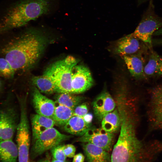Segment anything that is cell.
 Instances as JSON below:
<instances>
[{
    "label": "cell",
    "instance_id": "9c48e42d",
    "mask_svg": "<svg viewBox=\"0 0 162 162\" xmlns=\"http://www.w3.org/2000/svg\"><path fill=\"white\" fill-rule=\"evenodd\" d=\"M113 137L112 133L106 132L102 128L92 127L76 141L90 143L109 152L111 149Z\"/></svg>",
    "mask_w": 162,
    "mask_h": 162
},
{
    "label": "cell",
    "instance_id": "ffe728a7",
    "mask_svg": "<svg viewBox=\"0 0 162 162\" xmlns=\"http://www.w3.org/2000/svg\"><path fill=\"white\" fill-rule=\"evenodd\" d=\"M101 121L102 128L112 133L118 130L121 124V118L117 109L107 114Z\"/></svg>",
    "mask_w": 162,
    "mask_h": 162
},
{
    "label": "cell",
    "instance_id": "277c9868",
    "mask_svg": "<svg viewBox=\"0 0 162 162\" xmlns=\"http://www.w3.org/2000/svg\"><path fill=\"white\" fill-rule=\"evenodd\" d=\"M78 61L68 56L48 67L43 74L49 77L55 85L58 93H71V73L73 68Z\"/></svg>",
    "mask_w": 162,
    "mask_h": 162
},
{
    "label": "cell",
    "instance_id": "7c38bea8",
    "mask_svg": "<svg viewBox=\"0 0 162 162\" xmlns=\"http://www.w3.org/2000/svg\"><path fill=\"white\" fill-rule=\"evenodd\" d=\"M142 42L132 33L130 34L117 41L114 48V53L123 57L135 53L146 47H149L145 44L142 45Z\"/></svg>",
    "mask_w": 162,
    "mask_h": 162
},
{
    "label": "cell",
    "instance_id": "ac0fdd59",
    "mask_svg": "<svg viewBox=\"0 0 162 162\" xmlns=\"http://www.w3.org/2000/svg\"><path fill=\"white\" fill-rule=\"evenodd\" d=\"M33 140L46 130L55 125L53 120L38 114L32 116L31 118Z\"/></svg>",
    "mask_w": 162,
    "mask_h": 162
},
{
    "label": "cell",
    "instance_id": "484cf974",
    "mask_svg": "<svg viewBox=\"0 0 162 162\" xmlns=\"http://www.w3.org/2000/svg\"><path fill=\"white\" fill-rule=\"evenodd\" d=\"M88 106L85 103H83L76 106L73 110L74 115L82 117L88 113Z\"/></svg>",
    "mask_w": 162,
    "mask_h": 162
},
{
    "label": "cell",
    "instance_id": "e0dca14e",
    "mask_svg": "<svg viewBox=\"0 0 162 162\" xmlns=\"http://www.w3.org/2000/svg\"><path fill=\"white\" fill-rule=\"evenodd\" d=\"M91 124L86 122L82 118L73 115L63 126L67 132L76 136H81L92 127Z\"/></svg>",
    "mask_w": 162,
    "mask_h": 162
},
{
    "label": "cell",
    "instance_id": "83f0119b",
    "mask_svg": "<svg viewBox=\"0 0 162 162\" xmlns=\"http://www.w3.org/2000/svg\"><path fill=\"white\" fill-rule=\"evenodd\" d=\"M85 156L82 154L78 153L73 157L72 162H84Z\"/></svg>",
    "mask_w": 162,
    "mask_h": 162
},
{
    "label": "cell",
    "instance_id": "d6a6232c",
    "mask_svg": "<svg viewBox=\"0 0 162 162\" xmlns=\"http://www.w3.org/2000/svg\"><path fill=\"white\" fill-rule=\"evenodd\" d=\"M39 162H51V161L47 159H45L40 160Z\"/></svg>",
    "mask_w": 162,
    "mask_h": 162
},
{
    "label": "cell",
    "instance_id": "8992f818",
    "mask_svg": "<svg viewBox=\"0 0 162 162\" xmlns=\"http://www.w3.org/2000/svg\"><path fill=\"white\" fill-rule=\"evenodd\" d=\"M71 136L61 133L53 127L49 128L33 140L31 152L32 158L41 155Z\"/></svg>",
    "mask_w": 162,
    "mask_h": 162
},
{
    "label": "cell",
    "instance_id": "5bb4252c",
    "mask_svg": "<svg viewBox=\"0 0 162 162\" xmlns=\"http://www.w3.org/2000/svg\"><path fill=\"white\" fill-rule=\"evenodd\" d=\"M92 106L96 118L101 121L105 115L114 110L116 104L110 94L107 92L104 91L94 99Z\"/></svg>",
    "mask_w": 162,
    "mask_h": 162
},
{
    "label": "cell",
    "instance_id": "cb8c5ba5",
    "mask_svg": "<svg viewBox=\"0 0 162 162\" xmlns=\"http://www.w3.org/2000/svg\"><path fill=\"white\" fill-rule=\"evenodd\" d=\"M15 71L5 58H0V76L6 78L12 77Z\"/></svg>",
    "mask_w": 162,
    "mask_h": 162
},
{
    "label": "cell",
    "instance_id": "e575fe53",
    "mask_svg": "<svg viewBox=\"0 0 162 162\" xmlns=\"http://www.w3.org/2000/svg\"><path fill=\"white\" fill-rule=\"evenodd\" d=\"M29 162H30V161H29Z\"/></svg>",
    "mask_w": 162,
    "mask_h": 162
},
{
    "label": "cell",
    "instance_id": "3957f363",
    "mask_svg": "<svg viewBox=\"0 0 162 162\" xmlns=\"http://www.w3.org/2000/svg\"><path fill=\"white\" fill-rule=\"evenodd\" d=\"M142 146L136 135L134 124L128 121H122L110 162H141Z\"/></svg>",
    "mask_w": 162,
    "mask_h": 162
},
{
    "label": "cell",
    "instance_id": "44dd1931",
    "mask_svg": "<svg viewBox=\"0 0 162 162\" xmlns=\"http://www.w3.org/2000/svg\"><path fill=\"white\" fill-rule=\"evenodd\" d=\"M32 81L34 86L41 93L51 94L58 93L57 88L53 82L49 77L44 74L33 76Z\"/></svg>",
    "mask_w": 162,
    "mask_h": 162
},
{
    "label": "cell",
    "instance_id": "2e32d148",
    "mask_svg": "<svg viewBox=\"0 0 162 162\" xmlns=\"http://www.w3.org/2000/svg\"><path fill=\"white\" fill-rule=\"evenodd\" d=\"M82 146L88 162H110L111 156L103 148L88 142Z\"/></svg>",
    "mask_w": 162,
    "mask_h": 162
},
{
    "label": "cell",
    "instance_id": "f1b7e54d",
    "mask_svg": "<svg viewBox=\"0 0 162 162\" xmlns=\"http://www.w3.org/2000/svg\"><path fill=\"white\" fill-rule=\"evenodd\" d=\"M82 118L88 124H91L93 118V116L91 113H87Z\"/></svg>",
    "mask_w": 162,
    "mask_h": 162
},
{
    "label": "cell",
    "instance_id": "6da1fadb",
    "mask_svg": "<svg viewBox=\"0 0 162 162\" xmlns=\"http://www.w3.org/2000/svg\"><path fill=\"white\" fill-rule=\"evenodd\" d=\"M47 44L39 32L30 30L9 42L2 53L15 72L32 67L39 60Z\"/></svg>",
    "mask_w": 162,
    "mask_h": 162
},
{
    "label": "cell",
    "instance_id": "603a6c76",
    "mask_svg": "<svg viewBox=\"0 0 162 162\" xmlns=\"http://www.w3.org/2000/svg\"><path fill=\"white\" fill-rule=\"evenodd\" d=\"M85 98L70 93H59L56 97L55 103L74 109Z\"/></svg>",
    "mask_w": 162,
    "mask_h": 162
},
{
    "label": "cell",
    "instance_id": "7402d4cb",
    "mask_svg": "<svg viewBox=\"0 0 162 162\" xmlns=\"http://www.w3.org/2000/svg\"><path fill=\"white\" fill-rule=\"evenodd\" d=\"M74 109L58 104L56 106L52 119L55 125L64 126L74 115Z\"/></svg>",
    "mask_w": 162,
    "mask_h": 162
},
{
    "label": "cell",
    "instance_id": "8fae6325",
    "mask_svg": "<svg viewBox=\"0 0 162 162\" xmlns=\"http://www.w3.org/2000/svg\"><path fill=\"white\" fill-rule=\"evenodd\" d=\"M16 115L11 107L0 110V140L12 139L16 130Z\"/></svg>",
    "mask_w": 162,
    "mask_h": 162
},
{
    "label": "cell",
    "instance_id": "d4e9b609",
    "mask_svg": "<svg viewBox=\"0 0 162 162\" xmlns=\"http://www.w3.org/2000/svg\"><path fill=\"white\" fill-rule=\"evenodd\" d=\"M63 146V145L61 144L55 146L51 149L53 158L60 161H66L67 157L64 152Z\"/></svg>",
    "mask_w": 162,
    "mask_h": 162
},
{
    "label": "cell",
    "instance_id": "5b68a950",
    "mask_svg": "<svg viewBox=\"0 0 162 162\" xmlns=\"http://www.w3.org/2000/svg\"><path fill=\"white\" fill-rule=\"evenodd\" d=\"M162 27V17L156 13L154 5L152 0L149 1L140 22L132 34L151 48L152 46V35Z\"/></svg>",
    "mask_w": 162,
    "mask_h": 162
},
{
    "label": "cell",
    "instance_id": "d6986e66",
    "mask_svg": "<svg viewBox=\"0 0 162 162\" xmlns=\"http://www.w3.org/2000/svg\"><path fill=\"white\" fill-rule=\"evenodd\" d=\"M17 146L12 139L0 140V160L2 162H16Z\"/></svg>",
    "mask_w": 162,
    "mask_h": 162
},
{
    "label": "cell",
    "instance_id": "836d02e7",
    "mask_svg": "<svg viewBox=\"0 0 162 162\" xmlns=\"http://www.w3.org/2000/svg\"><path fill=\"white\" fill-rule=\"evenodd\" d=\"M1 85H2L1 82V81L0 80V89L1 87Z\"/></svg>",
    "mask_w": 162,
    "mask_h": 162
},
{
    "label": "cell",
    "instance_id": "30bf717a",
    "mask_svg": "<svg viewBox=\"0 0 162 162\" xmlns=\"http://www.w3.org/2000/svg\"><path fill=\"white\" fill-rule=\"evenodd\" d=\"M149 48L147 47L135 53L122 57L130 74L136 79H147L144 70L147 60L146 53Z\"/></svg>",
    "mask_w": 162,
    "mask_h": 162
},
{
    "label": "cell",
    "instance_id": "f546056e",
    "mask_svg": "<svg viewBox=\"0 0 162 162\" xmlns=\"http://www.w3.org/2000/svg\"><path fill=\"white\" fill-rule=\"evenodd\" d=\"M162 34V27L157 30L154 34L153 35Z\"/></svg>",
    "mask_w": 162,
    "mask_h": 162
},
{
    "label": "cell",
    "instance_id": "9a60e30c",
    "mask_svg": "<svg viewBox=\"0 0 162 162\" xmlns=\"http://www.w3.org/2000/svg\"><path fill=\"white\" fill-rule=\"evenodd\" d=\"M150 49L144 68L146 76L147 79L162 77V56Z\"/></svg>",
    "mask_w": 162,
    "mask_h": 162
},
{
    "label": "cell",
    "instance_id": "ba28073f",
    "mask_svg": "<svg viewBox=\"0 0 162 162\" xmlns=\"http://www.w3.org/2000/svg\"><path fill=\"white\" fill-rule=\"evenodd\" d=\"M94 81L89 69L84 65L77 64L73 68L71 73V93L78 94L90 88Z\"/></svg>",
    "mask_w": 162,
    "mask_h": 162
},
{
    "label": "cell",
    "instance_id": "7a4b0ae2",
    "mask_svg": "<svg viewBox=\"0 0 162 162\" xmlns=\"http://www.w3.org/2000/svg\"><path fill=\"white\" fill-rule=\"evenodd\" d=\"M50 0H21L8 11L0 23V34L26 24L29 21L47 14Z\"/></svg>",
    "mask_w": 162,
    "mask_h": 162
},
{
    "label": "cell",
    "instance_id": "4316f807",
    "mask_svg": "<svg viewBox=\"0 0 162 162\" xmlns=\"http://www.w3.org/2000/svg\"><path fill=\"white\" fill-rule=\"evenodd\" d=\"M63 149L66 156L69 158H73L75 155L76 148L71 144H67L63 146Z\"/></svg>",
    "mask_w": 162,
    "mask_h": 162
},
{
    "label": "cell",
    "instance_id": "1f68e13d",
    "mask_svg": "<svg viewBox=\"0 0 162 162\" xmlns=\"http://www.w3.org/2000/svg\"><path fill=\"white\" fill-rule=\"evenodd\" d=\"M51 162H66V161H60V160H57L53 158Z\"/></svg>",
    "mask_w": 162,
    "mask_h": 162
},
{
    "label": "cell",
    "instance_id": "52a82bcc",
    "mask_svg": "<svg viewBox=\"0 0 162 162\" xmlns=\"http://www.w3.org/2000/svg\"><path fill=\"white\" fill-rule=\"evenodd\" d=\"M147 115L150 127L153 129H162V83L151 91Z\"/></svg>",
    "mask_w": 162,
    "mask_h": 162
},
{
    "label": "cell",
    "instance_id": "4fadbf2b",
    "mask_svg": "<svg viewBox=\"0 0 162 162\" xmlns=\"http://www.w3.org/2000/svg\"><path fill=\"white\" fill-rule=\"evenodd\" d=\"M32 102L37 114L52 118L55 102L43 95L35 87L33 91Z\"/></svg>",
    "mask_w": 162,
    "mask_h": 162
},
{
    "label": "cell",
    "instance_id": "4dcf8cb0",
    "mask_svg": "<svg viewBox=\"0 0 162 162\" xmlns=\"http://www.w3.org/2000/svg\"><path fill=\"white\" fill-rule=\"evenodd\" d=\"M150 0H137L138 5H140L147 1L149 2Z\"/></svg>",
    "mask_w": 162,
    "mask_h": 162
}]
</instances>
